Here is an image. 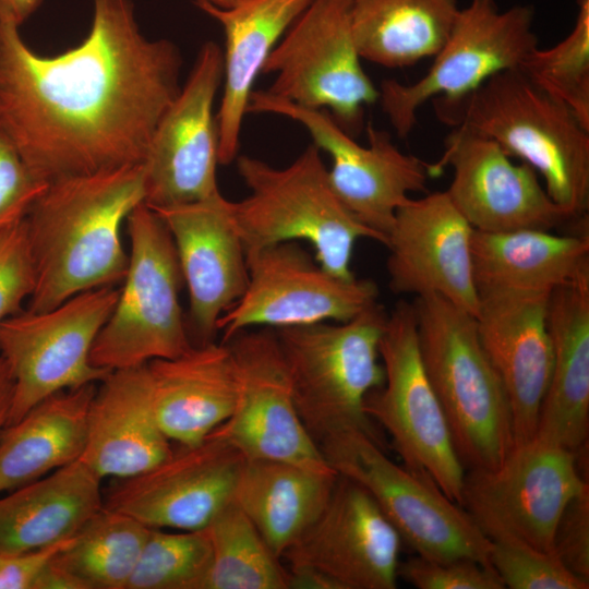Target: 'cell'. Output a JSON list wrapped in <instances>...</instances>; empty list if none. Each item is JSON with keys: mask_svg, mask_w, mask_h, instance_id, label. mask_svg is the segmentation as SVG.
<instances>
[{"mask_svg": "<svg viewBox=\"0 0 589 589\" xmlns=\"http://www.w3.org/2000/svg\"><path fill=\"white\" fill-rule=\"evenodd\" d=\"M459 9L457 0H350L357 50L384 68L412 67L441 49Z\"/></svg>", "mask_w": 589, "mask_h": 589, "instance_id": "obj_32", "label": "cell"}, {"mask_svg": "<svg viewBox=\"0 0 589 589\" xmlns=\"http://www.w3.org/2000/svg\"><path fill=\"white\" fill-rule=\"evenodd\" d=\"M149 528L103 506L59 550L36 589H127Z\"/></svg>", "mask_w": 589, "mask_h": 589, "instance_id": "obj_33", "label": "cell"}, {"mask_svg": "<svg viewBox=\"0 0 589 589\" xmlns=\"http://www.w3.org/2000/svg\"><path fill=\"white\" fill-rule=\"evenodd\" d=\"M0 21V127L40 180L140 165L178 95L170 40L140 29L133 0H93L84 40L43 56Z\"/></svg>", "mask_w": 589, "mask_h": 589, "instance_id": "obj_1", "label": "cell"}, {"mask_svg": "<svg viewBox=\"0 0 589 589\" xmlns=\"http://www.w3.org/2000/svg\"><path fill=\"white\" fill-rule=\"evenodd\" d=\"M318 448L338 474L371 494L402 543L418 556L470 558L491 565V540L428 472L394 462L381 443L358 430L334 433Z\"/></svg>", "mask_w": 589, "mask_h": 589, "instance_id": "obj_8", "label": "cell"}, {"mask_svg": "<svg viewBox=\"0 0 589 589\" xmlns=\"http://www.w3.org/2000/svg\"><path fill=\"white\" fill-rule=\"evenodd\" d=\"M158 422L178 445L202 442L233 413L238 377L229 347L215 341L145 363Z\"/></svg>", "mask_w": 589, "mask_h": 589, "instance_id": "obj_26", "label": "cell"}, {"mask_svg": "<svg viewBox=\"0 0 589 589\" xmlns=\"http://www.w3.org/2000/svg\"><path fill=\"white\" fill-rule=\"evenodd\" d=\"M205 530L212 558L201 589H288L287 569L233 501Z\"/></svg>", "mask_w": 589, "mask_h": 589, "instance_id": "obj_34", "label": "cell"}, {"mask_svg": "<svg viewBox=\"0 0 589 589\" xmlns=\"http://www.w3.org/2000/svg\"><path fill=\"white\" fill-rule=\"evenodd\" d=\"M422 362L465 469L497 467L514 447L508 400L474 316L443 297L412 302Z\"/></svg>", "mask_w": 589, "mask_h": 589, "instance_id": "obj_5", "label": "cell"}, {"mask_svg": "<svg viewBox=\"0 0 589 589\" xmlns=\"http://www.w3.org/2000/svg\"><path fill=\"white\" fill-rule=\"evenodd\" d=\"M238 173L250 190L241 201H230V212L245 255L262 248L304 240L327 272L353 278L351 257L359 239L385 240L360 223L336 195L321 151L314 144L288 166L274 167L241 155Z\"/></svg>", "mask_w": 589, "mask_h": 589, "instance_id": "obj_4", "label": "cell"}, {"mask_svg": "<svg viewBox=\"0 0 589 589\" xmlns=\"http://www.w3.org/2000/svg\"><path fill=\"white\" fill-rule=\"evenodd\" d=\"M338 476L287 461L245 459L233 502L281 560L321 514Z\"/></svg>", "mask_w": 589, "mask_h": 589, "instance_id": "obj_31", "label": "cell"}, {"mask_svg": "<svg viewBox=\"0 0 589 589\" xmlns=\"http://www.w3.org/2000/svg\"><path fill=\"white\" fill-rule=\"evenodd\" d=\"M194 1H203L218 9H229L244 0H194Z\"/></svg>", "mask_w": 589, "mask_h": 589, "instance_id": "obj_46", "label": "cell"}, {"mask_svg": "<svg viewBox=\"0 0 589 589\" xmlns=\"http://www.w3.org/2000/svg\"><path fill=\"white\" fill-rule=\"evenodd\" d=\"M533 23L530 4L501 10L495 0H470L459 9L423 76L410 84L393 79L381 83L378 101L396 134L406 137L412 131L417 111L428 100L459 98L498 72L519 69L538 47Z\"/></svg>", "mask_w": 589, "mask_h": 589, "instance_id": "obj_13", "label": "cell"}, {"mask_svg": "<svg viewBox=\"0 0 589 589\" xmlns=\"http://www.w3.org/2000/svg\"><path fill=\"white\" fill-rule=\"evenodd\" d=\"M489 560L510 589H588L589 582L570 573L553 553L528 545L491 540Z\"/></svg>", "mask_w": 589, "mask_h": 589, "instance_id": "obj_37", "label": "cell"}, {"mask_svg": "<svg viewBox=\"0 0 589 589\" xmlns=\"http://www.w3.org/2000/svg\"><path fill=\"white\" fill-rule=\"evenodd\" d=\"M570 33L548 49L534 48L519 70L537 86L567 106L589 130V0H576Z\"/></svg>", "mask_w": 589, "mask_h": 589, "instance_id": "obj_35", "label": "cell"}, {"mask_svg": "<svg viewBox=\"0 0 589 589\" xmlns=\"http://www.w3.org/2000/svg\"><path fill=\"white\" fill-rule=\"evenodd\" d=\"M211 558L205 528H149L127 589H201Z\"/></svg>", "mask_w": 589, "mask_h": 589, "instance_id": "obj_36", "label": "cell"}, {"mask_svg": "<svg viewBox=\"0 0 589 589\" xmlns=\"http://www.w3.org/2000/svg\"><path fill=\"white\" fill-rule=\"evenodd\" d=\"M288 589H341L340 586L322 572L308 567L287 569Z\"/></svg>", "mask_w": 589, "mask_h": 589, "instance_id": "obj_43", "label": "cell"}, {"mask_svg": "<svg viewBox=\"0 0 589 589\" xmlns=\"http://www.w3.org/2000/svg\"><path fill=\"white\" fill-rule=\"evenodd\" d=\"M378 351L385 380L366 395L364 412L388 432L405 466L428 472L450 500L461 505L466 469L422 362L412 303H396L387 316Z\"/></svg>", "mask_w": 589, "mask_h": 589, "instance_id": "obj_10", "label": "cell"}, {"mask_svg": "<svg viewBox=\"0 0 589 589\" xmlns=\"http://www.w3.org/2000/svg\"><path fill=\"white\" fill-rule=\"evenodd\" d=\"M432 100L442 122L493 140L542 176L555 204L588 217L589 130L519 69L498 72L459 98Z\"/></svg>", "mask_w": 589, "mask_h": 589, "instance_id": "obj_3", "label": "cell"}, {"mask_svg": "<svg viewBox=\"0 0 589 589\" xmlns=\"http://www.w3.org/2000/svg\"><path fill=\"white\" fill-rule=\"evenodd\" d=\"M238 377L232 416L214 431L247 459H272L338 474L326 461L296 409L288 369L272 328H250L223 342Z\"/></svg>", "mask_w": 589, "mask_h": 589, "instance_id": "obj_17", "label": "cell"}, {"mask_svg": "<svg viewBox=\"0 0 589 589\" xmlns=\"http://www.w3.org/2000/svg\"><path fill=\"white\" fill-rule=\"evenodd\" d=\"M588 488L573 452L533 437L515 445L497 467L467 469L461 506L488 539L555 554L558 519Z\"/></svg>", "mask_w": 589, "mask_h": 589, "instance_id": "obj_9", "label": "cell"}, {"mask_svg": "<svg viewBox=\"0 0 589 589\" xmlns=\"http://www.w3.org/2000/svg\"><path fill=\"white\" fill-rule=\"evenodd\" d=\"M554 553L570 573L589 582V488L563 510L554 532Z\"/></svg>", "mask_w": 589, "mask_h": 589, "instance_id": "obj_41", "label": "cell"}, {"mask_svg": "<svg viewBox=\"0 0 589 589\" xmlns=\"http://www.w3.org/2000/svg\"><path fill=\"white\" fill-rule=\"evenodd\" d=\"M97 383L56 393L0 432V494L81 458Z\"/></svg>", "mask_w": 589, "mask_h": 589, "instance_id": "obj_30", "label": "cell"}, {"mask_svg": "<svg viewBox=\"0 0 589 589\" xmlns=\"http://www.w3.org/2000/svg\"><path fill=\"white\" fill-rule=\"evenodd\" d=\"M35 266L25 219L0 232V324L20 313L35 287Z\"/></svg>", "mask_w": 589, "mask_h": 589, "instance_id": "obj_39", "label": "cell"}, {"mask_svg": "<svg viewBox=\"0 0 589 589\" xmlns=\"http://www.w3.org/2000/svg\"><path fill=\"white\" fill-rule=\"evenodd\" d=\"M472 233L446 191L410 197L397 209L387 235L389 289L416 297L436 294L474 316L479 293Z\"/></svg>", "mask_w": 589, "mask_h": 589, "instance_id": "obj_21", "label": "cell"}, {"mask_svg": "<svg viewBox=\"0 0 589 589\" xmlns=\"http://www.w3.org/2000/svg\"><path fill=\"white\" fill-rule=\"evenodd\" d=\"M387 316L376 302L347 322L274 329L297 412L317 446L346 430L361 431L382 444L364 400L385 380L378 344Z\"/></svg>", "mask_w": 589, "mask_h": 589, "instance_id": "obj_6", "label": "cell"}, {"mask_svg": "<svg viewBox=\"0 0 589 589\" xmlns=\"http://www.w3.org/2000/svg\"><path fill=\"white\" fill-rule=\"evenodd\" d=\"M244 455L213 431L194 445H179L146 471L111 479L104 507L129 515L148 528L204 529L233 501Z\"/></svg>", "mask_w": 589, "mask_h": 589, "instance_id": "obj_18", "label": "cell"}, {"mask_svg": "<svg viewBox=\"0 0 589 589\" xmlns=\"http://www.w3.org/2000/svg\"><path fill=\"white\" fill-rule=\"evenodd\" d=\"M551 292L478 291L477 330L508 400L514 446L534 437L552 374Z\"/></svg>", "mask_w": 589, "mask_h": 589, "instance_id": "obj_22", "label": "cell"}, {"mask_svg": "<svg viewBox=\"0 0 589 589\" xmlns=\"http://www.w3.org/2000/svg\"><path fill=\"white\" fill-rule=\"evenodd\" d=\"M471 254L478 291H552L589 271V233L473 229Z\"/></svg>", "mask_w": 589, "mask_h": 589, "instance_id": "obj_29", "label": "cell"}, {"mask_svg": "<svg viewBox=\"0 0 589 589\" xmlns=\"http://www.w3.org/2000/svg\"><path fill=\"white\" fill-rule=\"evenodd\" d=\"M313 0H244L229 9L194 4L223 29V95L216 113L219 164L238 157L244 116L259 75L279 40Z\"/></svg>", "mask_w": 589, "mask_h": 589, "instance_id": "obj_27", "label": "cell"}, {"mask_svg": "<svg viewBox=\"0 0 589 589\" xmlns=\"http://www.w3.org/2000/svg\"><path fill=\"white\" fill-rule=\"evenodd\" d=\"M272 113L291 119L310 134L313 144L332 158L328 179L336 195L364 226L387 242L397 209L423 192L431 177L429 164L402 153L388 132L366 125L368 145L357 143L333 116L253 91L248 113Z\"/></svg>", "mask_w": 589, "mask_h": 589, "instance_id": "obj_14", "label": "cell"}, {"mask_svg": "<svg viewBox=\"0 0 589 589\" xmlns=\"http://www.w3.org/2000/svg\"><path fill=\"white\" fill-rule=\"evenodd\" d=\"M152 209L167 226L177 250L189 291V334L195 337L194 345L214 341L219 318L242 297L249 283L247 255L230 201L219 192Z\"/></svg>", "mask_w": 589, "mask_h": 589, "instance_id": "obj_23", "label": "cell"}, {"mask_svg": "<svg viewBox=\"0 0 589 589\" xmlns=\"http://www.w3.org/2000/svg\"><path fill=\"white\" fill-rule=\"evenodd\" d=\"M119 291L115 286L91 289L50 310L21 311L0 324V356L14 381L7 425L45 398L99 383L111 372L95 366L91 351Z\"/></svg>", "mask_w": 589, "mask_h": 589, "instance_id": "obj_12", "label": "cell"}, {"mask_svg": "<svg viewBox=\"0 0 589 589\" xmlns=\"http://www.w3.org/2000/svg\"><path fill=\"white\" fill-rule=\"evenodd\" d=\"M144 200L141 164L50 182L24 218L36 274L27 310L123 281L121 227Z\"/></svg>", "mask_w": 589, "mask_h": 589, "instance_id": "obj_2", "label": "cell"}, {"mask_svg": "<svg viewBox=\"0 0 589 589\" xmlns=\"http://www.w3.org/2000/svg\"><path fill=\"white\" fill-rule=\"evenodd\" d=\"M223 49L203 44L178 95L156 125L142 165L151 208L208 199L219 193V137L214 104L223 83Z\"/></svg>", "mask_w": 589, "mask_h": 589, "instance_id": "obj_16", "label": "cell"}, {"mask_svg": "<svg viewBox=\"0 0 589 589\" xmlns=\"http://www.w3.org/2000/svg\"><path fill=\"white\" fill-rule=\"evenodd\" d=\"M96 387L81 460L101 480L140 474L172 452L155 413L145 364L111 371Z\"/></svg>", "mask_w": 589, "mask_h": 589, "instance_id": "obj_24", "label": "cell"}, {"mask_svg": "<svg viewBox=\"0 0 589 589\" xmlns=\"http://www.w3.org/2000/svg\"><path fill=\"white\" fill-rule=\"evenodd\" d=\"M127 225L128 271L91 351V362L109 371L175 358L193 346L179 301L184 280L167 226L145 203L129 214Z\"/></svg>", "mask_w": 589, "mask_h": 589, "instance_id": "obj_7", "label": "cell"}, {"mask_svg": "<svg viewBox=\"0 0 589 589\" xmlns=\"http://www.w3.org/2000/svg\"><path fill=\"white\" fill-rule=\"evenodd\" d=\"M247 264L248 287L217 324L221 342L250 328L347 322L377 302L374 281L327 272L298 241L262 248Z\"/></svg>", "mask_w": 589, "mask_h": 589, "instance_id": "obj_15", "label": "cell"}, {"mask_svg": "<svg viewBox=\"0 0 589 589\" xmlns=\"http://www.w3.org/2000/svg\"><path fill=\"white\" fill-rule=\"evenodd\" d=\"M453 168L446 193L470 226L483 232L551 230L575 218L555 204L527 163L515 164L493 140L458 125L445 139L441 159L429 164L431 177Z\"/></svg>", "mask_w": 589, "mask_h": 589, "instance_id": "obj_19", "label": "cell"}, {"mask_svg": "<svg viewBox=\"0 0 589 589\" xmlns=\"http://www.w3.org/2000/svg\"><path fill=\"white\" fill-rule=\"evenodd\" d=\"M101 479L81 459L0 497V553L72 538L104 506Z\"/></svg>", "mask_w": 589, "mask_h": 589, "instance_id": "obj_28", "label": "cell"}, {"mask_svg": "<svg viewBox=\"0 0 589 589\" xmlns=\"http://www.w3.org/2000/svg\"><path fill=\"white\" fill-rule=\"evenodd\" d=\"M14 390L10 369L0 356V432L7 425Z\"/></svg>", "mask_w": 589, "mask_h": 589, "instance_id": "obj_45", "label": "cell"}, {"mask_svg": "<svg viewBox=\"0 0 589 589\" xmlns=\"http://www.w3.org/2000/svg\"><path fill=\"white\" fill-rule=\"evenodd\" d=\"M401 545L371 494L339 474L321 514L283 557L289 567L322 572L341 589H395Z\"/></svg>", "mask_w": 589, "mask_h": 589, "instance_id": "obj_20", "label": "cell"}, {"mask_svg": "<svg viewBox=\"0 0 589 589\" xmlns=\"http://www.w3.org/2000/svg\"><path fill=\"white\" fill-rule=\"evenodd\" d=\"M72 538L35 551L0 553V589H36L49 561Z\"/></svg>", "mask_w": 589, "mask_h": 589, "instance_id": "obj_42", "label": "cell"}, {"mask_svg": "<svg viewBox=\"0 0 589 589\" xmlns=\"http://www.w3.org/2000/svg\"><path fill=\"white\" fill-rule=\"evenodd\" d=\"M548 327L553 368L534 437L577 456L589 435V271L552 290Z\"/></svg>", "mask_w": 589, "mask_h": 589, "instance_id": "obj_25", "label": "cell"}, {"mask_svg": "<svg viewBox=\"0 0 589 589\" xmlns=\"http://www.w3.org/2000/svg\"><path fill=\"white\" fill-rule=\"evenodd\" d=\"M398 577L418 589H504L490 564L470 558L433 561L411 556L399 562Z\"/></svg>", "mask_w": 589, "mask_h": 589, "instance_id": "obj_38", "label": "cell"}, {"mask_svg": "<svg viewBox=\"0 0 589 589\" xmlns=\"http://www.w3.org/2000/svg\"><path fill=\"white\" fill-rule=\"evenodd\" d=\"M48 184L33 173L0 127V232L24 219Z\"/></svg>", "mask_w": 589, "mask_h": 589, "instance_id": "obj_40", "label": "cell"}, {"mask_svg": "<svg viewBox=\"0 0 589 589\" xmlns=\"http://www.w3.org/2000/svg\"><path fill=\"white\" fill-rule=\"evenodd\" d=\"M350 23V0H313L267 58V94L328 111L354 136L378 88L361 64Z\"/></svg>", "mask_w": 589, "mask_h": 589, "instance_id": "obj_11", "label": "cell"}, {"mask_svg": "<svg viewBox=\"0 0 589 589\" xmlns=\"http://www.w3.org/2000/svg\"><path fill=\"white\" fill-rule=\"evenodd\" d=\"M43 0H0V21L21 26Z\"/></svg>", "mask_w": 589, "mask_h": 589, "instance_id": "obj_44", "label": "cell"}]
</instances>
